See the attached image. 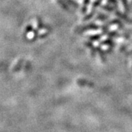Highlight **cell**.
Wrapping results in <instances>:
<instances>
[]
</instances>
